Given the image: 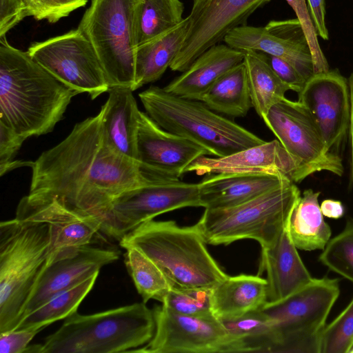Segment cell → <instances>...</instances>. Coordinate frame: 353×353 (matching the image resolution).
<instances>
[{
  "label": "cell",
  "mask_w": 353,
  "mask_h": 353,
  "mask_svg": "<svg viewBox=\"0 0 353 353\" xmlns=\"http://www.w3.org/2000/svg\"><path fill=\"white\" fill-rule=\"evenodd\" d=\"M30 191L32 202H55L102 222L122 193L154 180L141 163L119 152L108 141L101 112L75 124L59 143L32 162Z\"/></svg>",
  "instance_id": "1"
},
{
  "label": "cell",
  "mask_w": 353,
  "mask_h": 353,
  "mask_svg": "<svg viewBox=\"0 0 353 353\" xmlns=\"http://www.w3.org/2000/svg\"><path fill=\"white\" fill-rule=\"evenodd\" d=\"M79 94L0 37V123L25 139L51 132Z\"/></svg>",
  "instance_id": "2"
},
{
  "label": "cell",
  "mask_w": 353,
  "mask_h": 353,
  "mask_svg": "<svg viewBox=\"0 0 353 353\" xmlns=\"http://www.w3.org/2000/svg\"><path fill=\"white\" fill-rule=\"evenodd\" d=\"M154 331L153 310L144 302L88 315L77 312L43 343L29 345L26 353L134 352Z\"/></svg>",
  "instance_id": "3"
},
{
  "label": "cell",
  "mask_w": 353,
  "mask_h": 353,
  "mask_svg": "<svg viewBox=\"0 0 353 353\" xmlns=\"http://www.w3.org/2000/svg\"><path fill=\"white\" fill-rule=\"evenodd\" d=\"M195 225L181 227L174 221L150 220L120 241L123 248L134 247L152 260L172 289H212L228 274L208 252Z\"/></svg>",
  "instance_id": "4"
},
{
  "label": "cell",
  "mask_w": 353,
  "mask_h": 353,
  "mask_svg": "<svg viewBox=\"0 0 353 353\" xmlns=\"http://www.w3.org/2000/svg\"><path fill=\"white\" fill-rule=\"evenodd\" d=\"M47 223L16 218L0 223V333L15 330L48 261Z\"/></svg>",
  "instance_id": "5"
},
{
  "label": "cell",
  "mask_w": 353,
  "mask_h": 353,
  "mask_svg": "<svg viewBox=\"0 0 353 353\" xmlns=\"http://www.w3.org/2000/svg\"><path fill=\"white\" fill-rule=\"evenodd\" d=\"M145 113L165 130L186 138L223 157L265 142L201 101L174 95L151 85L139 94Z\"/></svg>",
  "instance_id": "6"
},
{
  "label": "cell",
  "mask_w": 353,
  "mask_h": 353,
  "mask_svg": "<svg viewBox=\"0 0 353 353\" xmlns=\"http://www.w3.org/2000/svg\"><path fill=\"white\" fill-rule=\"evenodd\" d=\"M300 197L298 187L288 182L234 207L205 208L195 225L206 244L228 245L253 239L261 248H266L287 228Z\"/></svg>",
  "instance_id": "7"
},
{
  "label": "cell",
  "mask_w": 353,
  "mask_h": 353,
  "mask_svg": "<svg viewBox=\"0 0 353 353\" xmlns=\"http://www.w3.org/2000/svg\"><path fill=\"white\" fill-rule=\"evenodd\" d=\"M139 1L91 0L78 26L94 48L110 88L134 91L135 13Z\"/></svg>",
  "instance_id": "8"
},
{
  "label": "cell",
  "mask_w": 353,
  "mask_h": 353,
  "mask_svg": "<svg viewBox=\"0 0 353 353\" xmlns=\"http://www.w3.org/2000/svg\"><path fill=\"white\" fill-rule=\"evenodd\" d=\"M340 293L339 279H314L287 298L266 303L261 310L272 320L275 352L320 353V339Z\"/></svg>",
  "instance_id": "9"
},
{
  "label": "cell",
  "mask_w": 353,
  "mask_h": 353,
  "mask_svg": "<svg viewBox=\"0 0 353 353\" xmlns=\"http://www.w3.org/2000/svg\"><path fill=\"white\" fill-rule=\"evenodd\" d=\"M263 121L297 161L298 183L320 171L343 175L341 158L327 148L310 112L299 101L283 98L270 108Z\"/></svg>",
  "instance_id": "10"
},
{
  "label": "cell",
  "mask_w": 353,
  "mask_h": 353,
  "mask_svg": "<svg viewBox=\"0 0 353 353\" xmlns=\"http://www.w3.org/2000/svg\"><path fill=\"white\" fill-rule=\"evenodd\" d=\"M155 331L152 339L134 352H249L245 343L230 334L215 316L195 317L174 313L162 305L152 309Z\"/></svg>",
  "instance_id": "11"
},
{
  "label": "cell",
  "mask_w": 353,
  "mask_h": 353,
  "mask_svg": "<svg viewBox=\"0 0 353 353\" xmlns=\"http://www.w3.org/2000/svg\"><path fill=\"white\" fill-rule=\"evenodd\" d=\"M186 207H202L199 183L174 180L140 186L122 193L113 201L101 232L119 241L154 217Z\"/></svg>",
  "instance_id": "12"
},
{
  "label": "cell",
  "mask_w": 353,
  "mask_h": 353,
  "mask_svg": "<svg viewBox=\"0 0 353 353\" xmlns=\"http://www.w3.org/2000/svg\"><path fill=\"white\" fill-rule=\"evenodd\" d=\"M28 52L59 81L92 100L110 88L94 48L79 28L34 43Z\"/></svg>",
  "instance_id": "13"
},
{
  "label": "cell",
  "mask_w": 353,
  "mask_h": 353,
  "mask_svg": "<svg viewBox=\"0 0 353 353\" xmlns=\"http://www.w3.org/2000/svg\"><path fill=\"white\" fill-rule=\"evenodd\" d=\"M270 0H193L183 46L170 68L183 72L203 52L219 43L234 28Z\"/></svg>",
  "instance_id": "14"
},
{
  "label": "cell",
  "mask_w": 353,
  "mask_h": 353,
  "mask_svg": "<svg viewBox=\"0 0 353 353\" xmlns=\"http://www.w3.org/2000/svg\"><path fill=\"white\" fill-rule=\"evenodd\" d=\"M326 146L335 152L348 132L350 94L348 80L338 70L314 74L298 93Z\"/></svg>",
  "instance_id": "15"
},
{
  "label": "cell",
  "mask_w": 353,
  "mask_h": 353,
  "mask_svg": "<svg viewBox=\"0 0 353 353\" xmlns=\"http://www.w3.org/2000/svg\"><path fill=\"white\" fill-rule=\"evenodd\" d=\"M210 155L204 148L169 132L145 112H140L137 134V161L149 177L157 181L180 180L198 158Z\"/></svg>",
  "instance_id": "16"
},
{
  "label": "cell",
  "mask_w": 353,
  "mask_h": 353,
  "mask_svg": "<svg viewBox=\"0 0 353 353\" xmlns=\"http://www.w3.org/2000/svg\"><path fill=\"white\" fill-rule=\"evenodd\" d=\"M223 41L236 50H254L282 59L306 80L314 74L311 50L297 18L272 20L265 27L238 26Z\"/></svg>",
  "instance_id": "17"
},
{
  "label": "cell",
  "mask_w": 353,
  "mask_h": 353,
  "mask_svg": "<svg viewBox=\"0 0 353 353\" xmlns=\"http://www.w3.org/2000/svg\"><path fill=\"white\" fill-rule=\"evenodd\" d=\"M119 255L117 250L90 244L59 253L40 276L21 319L58 293L99 272L103 266L116 261Z\"/></svg>",
  "instance_id": "18"
},
{
  "label": "cell",
  "mask_w": 353,
  "mask_h": 353,
  "mask_svg": "<svg viewBox=\"0 0 353 353\" xmlns=\"http://www.w3.org/2000/svg\"><path fill=\"white\" fill-rule=\"evenodd\" d=\"M16 219L45 223L51 231L48 261L70 248L89 245L101 232V222L96 217L70 210L55 202H32L22 198Z\"/></svg>",
  "instance_id": "19"
},
{
  "label": "cell",
  "mask_w": 353,
  "mask_h": 353,
  "mask_svg": "<svg viewBox=\"0 0 353 353\" xmlns=\"http://www.w3.org/2000/svg\"><path fill=\"white\" fill-rule=\"evenodd\" d=\"M198 175L219 173H270L298 183L299 164L278 139L265 141L223 157H201L185 173Z\"/></svg>",
  "instance_id": "20"
},
{
  "label": "cell",
  "mask_w": 353,
  "mask_h": 353,
  "mask_svg": "<svg viewBox=\"0 0 353 353\" xmlns=\"http://www.w3.org/2000/svg\"><path fill=\"white\" fill-rule=\"evenodd\" d=\"M297 250L288 225L272 245L261 248L259 273L267 274V303L280 301L312 280Z\"/></svg>",
  "instance_id": "21"
},
{
  "label": "cell",
  "mask_w": 353,
  "mask_h": 353,
  "mask_svg": "<svg viewBox=\"0 0 353 353\" xmlns=\"http://www.w3.org/2000/svg\"><path fill=\"white\" fill-rule=\"evenodd\" d=\"M288 182L292 181L270 173L209 174L199 183L201 206L210 209L234 207Z\"/></svg>",
  "instance_id": "22"
},
{
  "label": "cell",
  "mask_w": 353,
  "mask_h": 353,
  "mask_svg": "<svg viewBox=\"0 0 353 353\" xmlns=\"http://www.w3.org/2000/svg\"><path fill=\"white\" fill-rule=\"evenodd\" d=\"M244 52L217 43L199 56L163 88L183 98L201 101L208 90L229 70L243 62Z\"/></svg>",
  "instance_id": "23"
},
{
  "label": "cell",
  "mask_w": 353,
  "mask_h": 353,
  "mask_svg": "<svg viewBox=\"0 0 353 353\" xmlns=\"http://www.w3.org/2000/svg\"><path fill=\"white\" fill-rule=\"evenodd\" d=\"M131 88H110L100 111L109 143L119 152L137 161V134L141 110Z\"/></svg>",
  "instance_id": "24"
},
{
  "label": "cell",
  "mask_w": 353,
  "mask_h": 353,
  "mask_svg": "<svg viewBox=\"0 0 353 353\" xmlns=\"http://www.w3.org/2000/svg\"><path fill=\"white\" fill-rule=\"evenodd\" d=\"M212 310L220 321H230L261 310L267 303V281L259 275L227 276L212 288Z\"/></svg>",
  "instance_id": "25"
},
{
  "label": "cell",
  "mask_w": 353,
  "mask_h": 353,
  "mask_svg": "<svg viewBox=\"0 0 353 353\" xmlns=\"http://www.w3.org/2000/svg\"><path fill=\"white\" fill-rule=\"evenodd\" d=\"M188 27L187 17L174 28L137 48L134 91L161 77L180 51Z\"/></svg>",
  "instance_id": "26"
},
{
  "label": "cell",
  "mask_w": 353,
  "mask_h": 353,
  "mask_svg": "<svg viewBox=\"0 0 353 353\" xmlns=\"http://www.w3.org/2000/svg\"><path fill=\"white\" fill-rule=\"evenodd\" d=\"M319 194L320 192L305 190L292 211L288 230L297 249L323 250L331 239V228L320 208Z\"/></svg>",
  "instance_id": "27"
},
{
  "label": "cell",
  "mask_w": 353,
  "mask_h": 353,
  "mask_svg": "<svg viewBox=\"0 0 353 353\" xmlns=\"http://www.w3.org/2000/svg\"><path fill=\"white\" fill-rule=\"evenodd\" d=\"M201 101L220 114L246 116L252 103L243 61L220 77L204 94Z\"/></svg>",
  "instance_id": "28"
},
{
  "label": "cell",
  "mask_w": 353,
  "mask_h": 353,
  "mask_svg": "<svg viewBox=\"0 0 353 353\" xmlns=\"http://www.w3.org/2000/svg\"><path fill=\"white\" fill-rule=\"evenodd\" d=\"M244 52L245 64L252 108L263 119L270 108L285 98L290 88L274 72L265 53L254 50Z\"/></svg>",
  "instance_id": "29"
},
{
  "label": "cell",
  "mask_w": 353,
  "mask_h": 353,
  "mask_svg": "<svg viewBox=\"0 0 353 353\" xmlns=\"http://www.w3.org/2000/svg\"><path fill=\"white\" fill-rule=\"evenodd\" d=\"M183 8L181 0H140L135 13L137 48L179 25Z\"/></svg>",
  "instance_id": "30"
},
{
  "label": "cell",
  "mask_w": 353,
  "mask_h": 353,
  "mask_svg": "<svg viewBox=\"0 0 353 353\" xmlns=\"http://www.w3.org/2000/svg\"><path fill=\"white\" fill-rule=\"evenodd\" d=\"M99 274L97 272L52 297L25 316L15 330L46 327L77 312L81 303L94 287Z\"/></svg>",
  "instance_id": "31"
},
{
  "label": "cell",
  "mask_w": 353,
  "mask_h": 353,
  "mask_svg": "<svg viewBox=\"0 0 353 353\" xmlns=\"http://www.w3.org/2000/svg\"><path fill=\"white\" fill-rule=\"evenodd\" d=\"M125 250V267L143 302L154 299L162 303L172 289L162 271L139 249L128 247Z\"/></svg>",
  "instance_id": "32"
},
{
  "label": "cell",
  "mask_w": 353,
  "mask_h": 353,
  "mask_svg": "<svg viewBox=\"0 0 353 353\" xmlns=\"http://www.w3.org/2000/svg\"><path fill=\"white\" fill-rule=\"evenodd\" d=\"M228 331L241 340L249 352H274L276 334L272 319L261 310L230 321H221Z\"/></svg>",
  "instance_id": "33"
},
{
  "label": "cell",
  "mask_w": 353,
  "mask_h": 353,
  "mask_svg": "<svg viewBox=\"0 0 353 353\" xmlns=\"http://www.w3.org/2000/svg\"><path fill=\"white\" fill-rule=\"evenodd\" d=\"M319 259L330 270L353 283V219H348L343 230L330 239Z\"/></svg>",
  "instance_id": "34"
},
{
  "label": "cell",
  "mask_w": 353,
  "mask_h": 353,
  "mask_svg": "<svg viewBox=\"0 0 353 353\" xmlns=\"http://www.w3.org/2000/svg\"><path fill=\"white\" fill-rule=\"evenodd\" d=\"M161 303L168 310L181 315L195 317L214 316L212 289H171Z\"/></svg>",
  "instance_id": "35"
},
{
  "label": "cell",
  "mask_w": 353,
  "mask_h": 353,
  "mask_svg": "<svg viewBox=\"0 0 353 353\" xmlns=\"http://www.w3.org/2000/svg\"><path fill=\"white\" fill-rule=\"evenodd\" d=\"M353 347V299L321 335L320 353H350Z\"/></svg>",
  "instance_id": "36"
},
{
  "label": "cell",
  "mask_w": 353,
  "mask_h": 353,
  "mask_svg": "<svg viewBox=\"0 0 353 353\" xmlns=\"http://www.w3.org/2000/svg\"><path fill=\"white\" fill-rule=\"evenodd\" d=\"M294 11L310 46L314 73H321L330 70L329 64L324 55L319 41L318 32L306 4V0H285Z\"/></svg>",
  "instance_id": "37"
},
{
  "label": "cell",
  "mask_w": 353,
  "mask_h": 353,
  "mask_svg": "<svg viewBox=\"0 0 353 353\" xmlns=\"http://www.w3.org/2000/svg\"><path fill=\"white\" fill-rule=\"evenodd\" d=\"M88 0H28L30 16L37 20L56 23L74 10L85 6Z\"/></svg>",
  "instance_id": "38"
},
{
  "label": "cell",
  "mask_w": 353,
  "mask_h": 353,
  "mask_svg": "<svg viewBox=\"0 0 353 353\" xmlns=\"http://www.w3.org/2000/svg\"><path fill=\"white\" fill-rule=\"evenodd\" d=\"M44 328H23L0 333V353H25L30 342Z\"/></svg>",
  "instance_id": "39"
},
{
  "label": "cell",
  "mask_w": 353,
  "mask_h": 353,
  "mask_svg": "<svg viewBox=\"0 0 353 353\" xmlns=\"http://www.w3.org/2000/svg\"><path fill=\"white\" fill-rule=\"evenodd\" d=\"M28 16V0H0V37Z\"/></svg>",
  "instance_id": "40"
},
{
  "label": "cell",
  "mask_w": 353,
  "mask_h": 353,
  "mask_svg": "<svg viewBox=\"0 0 353 353\" xmlns=\"http://www.w3.org/2000/svg\"><path fill=\"white\" fill-rule=\"evenodd\" d=\"M265 54L268 62L279 79L290 90L297 94L300 92L307 80L288 61L272 55Z\"/></svg>",
  "instance_id": "41"
},
{
  "label": "cell",
  "mask_w": 353,
  "mask_h": 353,
  "mask_svg": "<svg viewBox=\"0 0 353 353\" xmlns=\"http://www.w3.org/2000/svg\"><path fill=\"white\" fill-rule=\"evenodd\" d=\"M26 139L0 123V168L3 170L13 159Z\"/></svg>",
  "instance_id": "42"
},
{
  "label": "cell",
  "mask_w": 353,
  "mask_h": 353,
  "mask_svg": "<svg viewBox=\"0 0 353 353\" xmlns=\"http://www.w3.org/2000/svg\"><path fill=\"white\" fill-rule=\"evenodd\" d=\"M310 14L316 28L318 35L323 40L329 39V33L325 23V0H306Z\"/></svg>",
  "instance_id": "43"
},
{
  "label": "cell",
  "mask_w": 353,
  "mask_h": 353,
  "mask_svg": "<svg viewBox=\"0 0 353 353\" xmlns=\"http://www.w3.org/2000/svg\"><path fill=\"white\" fill-rule=\"evenodd\" d=\"M320 208L323 216L332 219H339L345 212L342 203L334 199L323 200L320 205Z\"/></svg>",
  "instance_id": "44"
},
{
  "label": "cell",
  "mask_w": 353,
  "mask_h": 353,
  "mask_svg": "<svg viewBox=\"0 0 353 353\" xmlns=\"http://www.w3.org/2000/svg\"><path fill=\"white\" fill-rule=\"evenodd\" d=\"M347 80L350 94V112L348 128L351 149L350 184L353 186V71Z\"/></svg>",
  "instance_id": "45"
},
{
  "label": "cell",
  "mask_w": 353,
  "mask_h": 353,
  "mask_svg": "<svg viewBox=\"0 0 353 353\" xmlns=\"http://www.w3.org/2000/svg\"><path fill=\"white\" fill-rule=\"evenodd\" d=\"M350 353H353V347H352V350H350Z\"/></svg>",
  "instance_id": "46"
},
{
  "label": "cell",
  "mask_w": 353,
  "mask_h": 353,
  "mask_svg": "<svg viewBox=\"0 0 353 353\" xmlns=\"http://www.w3.org/2000/svg\"><path fill=\"white\" fill-rule=\"evenodd\" d=\"M29 4V3H28Z\"/></svg>",
  "instance_id": "47"
}]
</instances>
